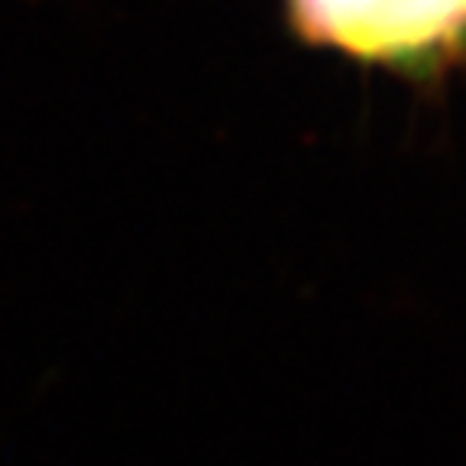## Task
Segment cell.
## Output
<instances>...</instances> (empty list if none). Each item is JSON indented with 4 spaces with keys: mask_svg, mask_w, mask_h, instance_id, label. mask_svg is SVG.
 Listing matches in <instances>:
<instances>
[{
    "mask_svg": "<svg viewBox=\"0 0 466 466\" xmlns=\"http://www.w3.org/2000/svg\"><path fill=\"white\" fill-rule=\"evenodd\" d=\"M285 20L305 46L411 81L466 68V0H285Z\"/></svg>",
    "mask_w": 466,
    "mask_h": 466,
    "instance_id": "1",
    "label": "cell"
}]
</instances>
